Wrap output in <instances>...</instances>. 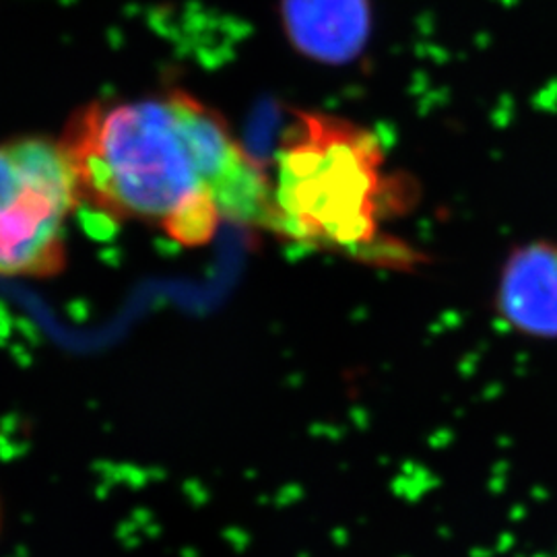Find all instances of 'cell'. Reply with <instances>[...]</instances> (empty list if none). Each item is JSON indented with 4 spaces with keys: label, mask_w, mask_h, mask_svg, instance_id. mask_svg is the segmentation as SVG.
I'll use <instances>...</instances> for the list:
<instances>
[{
    "label": "cell",
    "mask_w": 557,
    "mask_h": 557,
    "mask_svg": "<svg viewBox=\"0 0 557 557\" xmlns=\"http://www.w3.org/2000/svg\"><path fill=\"white\" fill-rule=\"evenodd\" d=\"M59 139L81 202L108 220L158 225L184 248L207 246L223 220L275 234L273 180L184 89L87 101Z\"/></svg>",
    "instance_id": "obj_1"
},
{
    "label": "cell",
    "mask_w": 557,
    "mask_h": 557,
    "mask_svg": "<svg viewBox=\"0 0 557 557\" xmlns=\"http://www.w3.org/2000/svg\"><path fill=\"white\" fill-rule=\"evenodd\" d=\"M83 207L59 137L0 140V275L48 278L66 267V223Z\"/></svg>",
    "instance_id": "obj_3"
},
{
    "label": "cell",
    "mask_w": 557,
    "mask_h": 557,
    "mask_svg": "<svg viewBox=\"0 0 557 557\" xmlns=\"http://www.w3.org/2000/svg\"><path fill=\"white\" fill-rule=\"evenodd\" d=\"M281 20L292 46L322 64L358 59L370 40V0H281Z\"/></svg>",
    "instance_id": "obj_5"
},
{
    "label": "cell",
    "mask_w": 557,
    "mask_h": 557,
    "mask_svg": "<svg viewBox=\"0 0 557 557\" xmlns=\"http://www.w3.org/2000/svg\"><path fill=\"white\" fill-rule=\"evenodd\" d=\"M499 319L520 335L557 338V242L518 246L499 271Z\"/></svg>",
    "instance_id": "obj_4"
},
{
    "label": "cell",
    "mask_w": 557,
    "mask_h": 557,
    "mask_svg": "<svg viewBox=\"0 0 557 557\" xmlns=\"http://www.w3.org/2000/svg\"><path fill=\"white\" fill-rule=\"evenodd\" d=\"M382 163L372 131L351 120L296 112L277 151L275 236L356 257L388 252L380 248L379 234L388 200Z\"/></svg>",
    "instance_id": "obj_2"
}]
</instances>
